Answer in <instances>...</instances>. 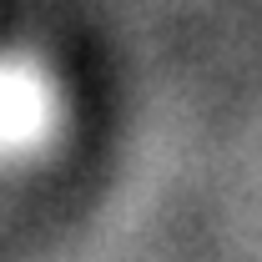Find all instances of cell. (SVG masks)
<instances>
[{
  "instance_id": "1",
  "label": "cell",
  "mask_w": 262,
  "mask_h": 262,
  "mask_svg": "<svg viewBox=\"0 0 262 262\" xmlns=\"http://www.w3.org/2000/svg\"><path fill=\"white\" fill-rule=\"evenodd\" d=\"M46 126V96L31 71L0 66V141H35Z\"/></svg>"
}]
</instances>
